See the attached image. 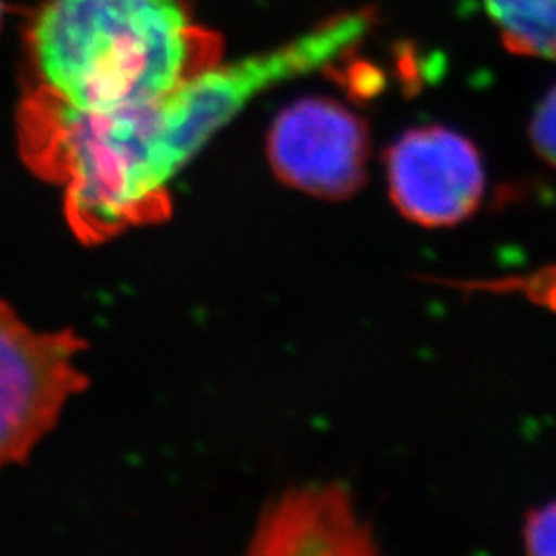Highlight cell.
Returning <instances> with one entry per match:
<instances>
[{
	"instance_id": "obj_3",
	"label": "cell",
	"mask_w": 556,
	"mask_h": 556,
	"mask_svg": "<svg viewBox=\"0 0 556 556\" xmlns=\"http://www.w3.org/2000/svg\"><path fill=\"white\" fill-rule=\"evenodd\" d=\"M87 342L73 330L38 332L0 301V470L25 462L89 379Z\"/></svg>"
},
{
	"instance_id": "obj_7",
	"label": "cell",
	"mask_w": 556,
	"mask_h": 556,
	"mask_svg": "<svg viewBox=\"0 0 556 556\" xmlns=\"http://www.w3.org/2000/svg\"><path fill=\"white\" fill-rule=\"evenodd\" d=\"M482 2L509 52L532 59H556V0Z\"/></svg>"
},
{
	"instance_id": "obj_5",
	"label": "cell",
	"mask_w": 556,
	"mask_h": 556,
	"mask_svg": "<svg viewBox=\"0 0 556 556\" xmlns=\"http://www.w3.org/2000/svg\"><path fill=\"white\" fill-rule=\"evenodd\" d=\"M390 199L420 227H452L468 219L484 197V165L477 144L445 126L406 130L386 155Z\"/></svg>"
},
{
	"instance_id": "obj_9",
	"label": "cell",
	"mask_w": 556,
	"mask_h": 556,
	"mask_svg": "<svg viewBox=\"0 0 556 556\" xmlns=\"http://www.w3.org/2000/svg\"><path fill=\"white\" fill-rule=\"evenodd\" d=\"M530 137L540 157L556 167V85L538 105L530 124Z\"/></svg>"
},
{
	"instance_id": "obj_6",
	"label": "cell",
	"mask_w": 556,
	"mask_h": 556,
	"mask_svg": "<svg viewBox=\"0 0 556 556\" xmlns=\"http://www.w3.org/2000/svg\"><path fill=\"white\" fill-rule=\"evenodd\" d=\"M378 551L369 526L338 486H307L278 498L264 511L250 555H374Z\"/></svg>"
},
{
	"instance_id": "obj_8",
	"label": "cell",
	"mask_w": 556,
	"mask_h": 556,
	"mask_svg": "<svg viewBox=\"0 0 556 556\" xmlns=\"http://www.w3.org/2000/svg\"><path fill=\"white\" fill-rule=\"evenodd\" d=\"M523 540L530 555H556V501L528 514Z\"/></svg>"
},
{
	"instance_id": "obj_1",
	"label": "cell",
	"mask_w": 556,
	"mask_h": 556,
	"mask_svg": "<svg viewBox=\"0 0 556 556\" xmlns=\"http://www.w3.org/2000/svg\"><path fill=\"white\" fill-rule=\"evenodd\" d=\"M376 23L344 13L291 43L223 64L161 100L112 114H83L43 89L17 112L25 163L64 188V213L83 243L160 223L172 211L169 181L260 93L344 59Z\"/></svg>"
},
{
	"instance_id": "obj_10",
	"label": "cell",
	"mask_w": 556,
	"mask_h": 556,
	"mask_svg": "<svg viewBox=\"0 0 556 556\" xmlns=\"http://www.w3.org/2000/svg\"><path fill=\"white\" fill-rule=\"evenodd\" d=\"M2 15H4V0H0V23H2Z\"/></svg>"
},
{
	"instance_id": "obj_2",
	"label": "cell",
	"mask_w": 556,
	"mask_h": 556,
	"mask_svg": "<svg viewBox=\"0 0 556 556\" xmlns=\"http://www.w3.org/2000/svg\"><path fill=\"white\" fill-rule=\"evenodd\" d=\"M34 80L83 114L161 100L215 68L223 41L188 0H46L27 27Z\"/></svg>"
},
{
	"instance_id": "obj_4",
	"label": "cell",
	"mask_w": 556,
	"mask_h": 556,
	"mask_svg": "<svg viewBox=\"0 0 556 556\" xmlns=\"http://www.w3.org/2000/svg\"><path fill=\"white\" fill-rule=\"evenodd\" d=\"M277 178L326 200L353 197L367 179L369 128L342 103L307 98L278 114L268 132Z\"/></svg>"
}]
</instances>
